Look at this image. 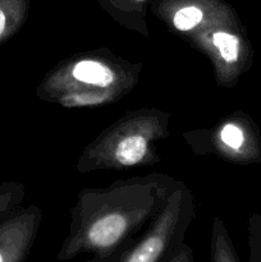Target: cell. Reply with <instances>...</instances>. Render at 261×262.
I'll use <instances>...</instances> for the list:
<instances>
[{
  "label": "cell",
  "instance_id": "8fae6325",
  "mask_svg": "<svg viewBox=\"0 0 261 262\" xmlns=\"http://www.w3.org/2000/svg\"><path fill=\"white\" fill-rule=\"evenodd\" d=\"M102 5H110L112 9H122L124 12H141L148 0H99Z\"/></svg>",
  "mask_w": 261,
  "mask_h": 262
},
{
  "label": "cell",
  "instance_id": "6da1fadb",
  "mask_svg": "<svg viewBox=\"0 0 261 262\" xmlns=\"http://www.w3.org/2000/svg\"><path fill=\"white\" fill-rule=\"evenodd\" d=\"M177 182L168 174L154 173L79 191L69 210L71 224L58 260L125 252L160 214Z\"/></svg>",
  "mask_w": 261,
  "mask_h": 262
},
{
  "label": "cell",
  "instance_id": "9c48e42d",
  "mask_svg": "<svg viewBox=\"0 0 261 262\" xmlns=\"http://www.w3.org/2000/svg\"><path fill=\"white\" fill-rule=\"evenodd\" d=\"M25 196V184L20 182H0V220L19 209Z\"/></svg>",
  "mask_w": 261,
  "mask_h": 262
},
{
  "label": "cell",
  "instance_id": "5b68a950",
  "mask_svg": "<svg viewBox=\"0 0 261 262\" xmlns=\"http://www.w3.org/2000/svg\"><path fill=\"white\" fill-rule=\"evenodd\" d=\"M217 150L230 163H261V136L252 118L238 112L230 115L217 129Z\"/></svg>",
  "mask_w": 261,
  "mask_h": 262
},
{
  "label": "cell",
  "instance_id": "7a4b0ae2",
  "mask_svg": "<svg viewBox=\"0 0 261 262\" xmlns=\"http://www.w3.org/2000/svg\"><path fill=\"white\" fill-rule=\"evenodd\" d=\"M99 56H82L66 61L45 78L37 89V95L66 107L95 106L117 100L133 89L141 72L140 64H130L115 58L112 53Z\"/></svg>",
  "mask_w": 261,
  "mask_h": 262
},
{
  "label": "cell",
  "instance_id": "ba28073f",
  "mask_svg": "<svg viewBox=\"0 0 261 262\" xmlns=\"http://www.w3.org/2000/svg\"><path fill=\"white\" fill-rule=\"evenodd\" d=\"M210 260L211 262H241L229 233L219 217H214L212 223Z\"/></svg>",
  "mask_w": 261,
  "mask_h": 262
},
{
  "label": "cell",
  "instance_id": "277c9868",
  "mask_svg": "<svg viewBox=\"0 0 261 262\" xmlns=\"http://www.w3.org/2000/svg\"><path fill=\"white\" fill-rule=\"evenodd\" d=\"M194 215L193 194L178 181L160 214L129 246L119 262H168L183 243Z\"/></svg>",
  "mask_w": 261,
  "mask_h": 262
},
{
  "label": "cell",
  "instance_id": "3957f363",
  "mask_svg": "<svg viewBox=\"0 0 261 262\" xmlns=\"http://www.w3.org/2000/svg\"><path fill=\"white\" fill-rule=\"evenodd\" d=\"M170 114L158 109L129 112L92 141L78 159L79 173L151 164V142L169 135Z\"/></svg>",
  "mask_w": 261,
  "mask_h": 262
},
{
  "label": "cell",
  "instance_id": "8992f818",
  "mask_svg": "<svg viewBox=\"0 0 261 262\" xmlns=\"http://www.w3.org/2000/svg\"><path fill=\"white\" fill-rule=\"evenodd\" d=\"M42 222L36 205L19 207L0 220V262H26Z\"/></svg>",
  "mask_w": 261,
  "mask_h": 262
},
{
  "label": "cell",
  "instance_id": "52a82bcc",
  "mask_svg": "<svg viewBox=\"0 0 261 262\" xmlns=\"http://www.w3.org/2000/svg\"><path fill=\"white\" fill-rule=\"evenodd\" d=\"M30 0H0V43L14 35L27 17Z\"/></svg>",
  "mask_w": 261,
  "mask_h": 262
},
{
  "label": "cell",
  "instance_id": "7c38bea8",
  "mask_svg": "<svg viewBox=\"0 0 261 262\" xmlns=\"http://www.w3.org/2000/svg\"><path fill=\"white\" fill-rule=\"evenodd\" d=\"M168 262H194L193 251H192V248L188 245L183 242L177 248V251L169 258Z\"/></svg>",
  "mask_w": 261,
  "mask_h": 262
},
{
  "label": "cell",
  "instance_id": "30bf717a",
  "mask_svg": "<svg viewBox=\"0 0 261 262\" xmlns=\"http://www.w3.org/2000/svg\"><path fill=\"white\" fill-rule=\"evenodd\" d=\"M248 261L261 262V214L250 215L247 224Z\"/></svg>",
  "mask_w": 261,
  "mask_h": 262
},
{
  "label": "cell",
  "instance_id": "4fadbf2b",
  "mask_svg": "<svg viewBox=\"0 0 261 262\" xmlns=\"http://www.w3.org/2000/svg\"><path fill=\"white\" fill-rule=\"evenodd\" d=\"M123 255H124V252H119L110 256H92L91 258L83 262H119Z\"/></svg>",
  "mask_w": 261,
  "mask_h": 262
}]
</instances>
